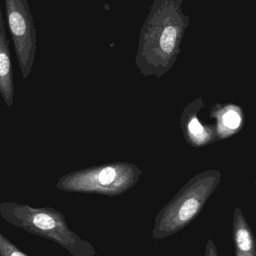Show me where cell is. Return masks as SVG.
<instances>
[{"label": "cell", "instance_id": "8fae6325", "mask_svg": "<svg viewBox=\"0 0 256 256\" xmlns=\"http://www.w3.org/2000/svg\"><path fill=\"white\" fill-rule=\"evenodd\" d=\"M189 130L192 134H196V135L202 134L203 131L202 127L198 122V120H196V118L192 120L190 123Z\"/></svg>", "mask_w": 256, "mask_h": 256}, {"label": "cell", "instance_id": "6da1fadb", "mask_svg": "<svg viewBox=\"0 0 256 256\" xmlns=\"http://www.w3.org/2000/svg\"><path fill=\"white\" fill-rule=\"evenodd\" d=\"M0 216L32 234L52 240L72 256H96L92 244L70 230L64 215L50 208H36L18 203H0Z\"/></svg>", "mask_w": 256, "mask_h": 256}, {"label": "cell", "instance_id": "3957f363", "mask_svg": "<svg viewBox=\"0 0 256 256\" xmlns=\"http://www.w3.org/2000/svg\"><path fill=\"white\" fill-rule=\"evenodd\" d=\"M220 177V173L212 172L197 186L158 214L152 230V239L160 240L166 238L189 225L198 216L208 198L216 189Z\"/></svg>", "mask_w": 256, "mask_h": 256}, {"label": "cell", "instance_id": "8992f818", "mask_svg": "<svg viewBox=\"0 0 256 256\" xmlns=\"http://www.w3.org/2000/svg\"><path fill=\"white\" fill-rule=\"evenodd\" d=\"M232 238L234 256H256L255 236L238 208H236L233 215Z\"/></svg>", "mask_w": 256, "mask_h": 256}, {"label": "cell", "instance_id": "7a4b0ae2", "mask_svg": "<svg viewBox=\"0 0 256 256\" xmlns=\"http://www.w3.org/2000/svg\"><path fill=\"white\" fill-rule=\"evenodd\" d=\"M183 0H154L140 32L146 49L171 55L176 51L188 25L182 10Z\"/></svg>", "mask_w": 256, "mask_h": 256}, {"label": "cell", "instance_id": "277c9868", "mask_svg": "<svg viewBox=\"0 0 256 256\" xmlns=\"http://www.w3.org/2000/svg\"><path fill=\"white\" fill-rule=\"evenodd\" d=\"M8 26L24 79L30 76L36 58V30L27 0H6Z\"/></svg>", "mask_w": 256, "mask_h": 256}, {"label": "cell", "instance_id": "30bf717a", "mask_svg": "<svg viewBox=\"0 0 256 256\" xmlns=\"http://www.w3.org/2000/svg\"><path fill=\"white\" fill-rule=\"evenodd\" d=\"M204 256H219L216 245L212 239L209 238L208 240Z\"/></svg>", "mask_w": 256, "mask_h": 256}, {"label": "cell", "instance_id": "52a82bcc", "mask_svg": "<svg viewBox=\"0 0 256 256\" xmlns=\"http://www.w3.org/2000/svg\"><path fill=\"white\" fill-rule=\"evenodd\" d=\"M222 122L224 127L228 128L230 130H238L242 123V116L239 114V111L232 106L224 111L222 116Z\"/></svg>", "mask_w": 256, "mask_h": 256}, {"label": "cell", "instance_id": "ba28073f", "mask_svg": "<svg viewBox=\"0 0 256 256\" xmlns=\"http://www.w3.org/2000/svg\"><path fill=\"white\" fill-rule=\"evenodd\" d=\"M0 256H28L0 232Z\"/></svg>", "mask_w": 256, "mask_h": 256}, {"label": "cell", "instance_id": "5b68a950", "mask_svg": "<svg viewBox=\"0 0 256 256\" xmlns=\"http://www.w3.org/2000/svg\"><path fill=\"white\" fill-rule=\"evenodd\" d=\"M13 70L9 50L8 40L6 37L4 21L0 8V94L8 106L14 103Z\"/></svg>", "mask_w": 256, "mask_h": 256}, {"label": "cell", "instance_id": "9c48e42d", "mask_svg": "<svg viewBox=\"0 0 256 256\" xmlns=\"http://www.w3.org/2000/svg\"><path fill=\"white\" fill-rule=\"evenodd\" d=\"M116 172L114 168H104L100 172L99 174V182L102 184L109 185L114 180H115Z\"/></svg>", "mask_w": 256, "mask_h": 256}]
</instances>
